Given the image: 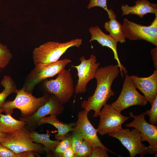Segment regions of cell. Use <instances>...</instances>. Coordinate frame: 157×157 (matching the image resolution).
I'll list each match as a JSON object with an SVG mask.
<instances>
[{"label":"cell","mask_w":157,"mask_h":157,"mask_svg":"<svg viewBox=\"0 0 157 157\" xmlns=\"http://www.w3.org/2000/svg\"><path fill=\"white\" fill-rule=\"evenodd\" d=\"M3 112V110L1 109V108L0 107V114L2 112Z\"/></svg>","instance_id":"34"},{"label":"cell","mask_w":157,"mask_h":157,"mask_svg":"<svg viewBox=\"0 0 157 157\" xmlns=\"http://www.w3.org/2000/svg\"><path fill=\"white\" fill-rule=\"evenodd\" d=\"M30 131L24 126L20 129L8 133L6 138L0 143L17 154L28 151H33L38 154L44 153L43 146L33 141Z\"/></svg>","instance_id":"6"},{"label":"cell","mask_w":157,"mask_h":157,"mask_svg":"<svg viewBox=\"0 0 157 157\" xmlns=\"http://www.w3.org/2000/svg\"><path fill=\"white\" fill-rule=\"evenodd\" d=\"M122 25L126 38L130 40H144L157 47V15L149 26L136 23L126 18Z\"/></svg>","instance_id":"9"},{"label":"cell","mask_w":157,"mask_h":157,"mask_svg":"<svg viewBox=\"0 0 157 157\" xmlns=\"http://www.w3.org/2000/svg\"><path fill=\"white\" fill-rule=\"evenodd\" d=\"M72 62L70 59L65 58L49 64L35 65L26 76L22 88L27 92L32 93L37 85L58 74Z\"/></svg>","instance_id":"5"},{"label":"cell","mask_w":157,"mask_h":157,"mask_svg":"<svg viewBox=\"0 0 157 157\" xmlns=\"http://www.w3.org/2000/svg\"><path fill=\"white\" fill-rule=\"evenodd\" d=\"M133 6L128 4H122L121 7L122 15L134 14L142 18L149 13L157 15V4L156 3H151L148 0H137Z\"/></svg>","instance_id":"17"},{"label":"cell","mask_w":157,"mask_h":157,"mask_svg":"<svg viewBox=\"0 0 157 157\" xmlns=\"http://www.w3.org/2000/svg\"><path fill=\"white\" fill-rule=\"evenodd\" d=\"M79 60L81 63L78 65H72L76 69L78 77L75 89L76 94L84 93L86 92L87 84L94 78L96 72L100 65L99 63L97 62L96 57L93 54L88 59L82 56L80 58Z\"/></svg>","instance_id":"12"},{"label":"cell","mask_w":157,"mask_h":157,"mask_svg":"<svg viewBox=\"0 0 157 157\" xmlns=\"http://www.w3.org/2000/svg\"><path fill=\"white\" fill-rule=\"evenodd\" d=\"M57 115L51 114L49 116H45L39 120L38 125L40 126L44 124H49L54 126L58 129V133L56 134L54 138L60 140L64 138L70 132L74 129L76 123L71 122L68 123L63 122L60 121L57 118Z\"/></svg>","instance_id":"18"},{"label":"cell","mask_w":157,"mask_h":157,"mask_svg":"<svg viewBox=\"0 0 157 157\" xmlns=\"http://www.w3.org/2000/svg\"><path fill=\"white\" fill-rule=\"evenodd\" d=\"M108 134L119 140L129 151L130 157H134L139 154L142 157L147 154H155L149 146L147 147L142 143L140 132L136 128L131 130L129 128L122 129Z\"/></svg>","instance_id":"7"},{"label":"cell","mask_w":157,"mask_h":157,"mask_svg":"<svg viewBox=\"0 0 157 157\" xmlns=\"http://www.w3.org/2000/svg\"><path fill=\"white\" fill-rule=\"evenodd\" d=\"M15 93L16 95L13 101H7L1 107L6 114L11 115L13 110L17 108L21 111L22 117H26L33 114L40 106L49 100L50 94L43 93V94L40 97H36L32 93L25 91L22 88L17 89Z\"/></svg>","instance_id":"2"},{"label":"cell","mask_w":157,"mask_h":157,"mask_svg":"<svg viewBox=\"0 0 157 157\" xmlns=\"http://www.w3.org/2000/svg\"><path fill=\"white\" fill-rule=\"evenodd\" d=\"M31 136L33 141L42 144L44 147V150L47 154L48 156H51L60 140H52L50 138V135L48 134H39L35 130L30 131Z\"/></svg>","instance_id":"20"},{"label":"cell","mask_w":157,"mask_h":157,"mask_svg":"<svg viewBox=\"0 0 157 157\" xmlns=\"http://www.w3.org/2000/svg\"><path fill=\"white\" fill-rule=\"evenodd\" d=\"M26 124L25 122L15 119L11 115L0 114V130L4 133H12L23 128Z\"/></svg>","instance_id":"19"},{"label":"cell","mask_w":157,"mask_h":157,"mask_svg":"<svg viewBox=\"0 0 157 157\" xmlns=\"http://www.w3.org/2000/svg\"><path fill=\"white\" fill-rule=\"evenodd\" d=\"M104 27L117 42L122 44L126 42V38L122 30V25L116 18L110 19L106 22Z\"/></svg>","instance_id":"21"},{"label":"cell","mask_w":157,"mask_h":157,"mask_svg":"<svg viewBox=\"0 0 157 157\" xmlns=\"http://www.w3.org/2000/svg\"><path fill=\"white\" fill-rule=\"evenodd\" d=\"M4 88L0 93V107L5 102L7 97L10 94L15 93L17 90L16 85L9 76L5 75L0 83Z\"/></svg>","instance_id":"22"},{"label":"cell","mask_w":157,"mask_h":157,"mask_svg":"<svg viewBox=\"0 0 157 157\" xmlns=\"http://www.w3.org/2000/svg\"><path fill=\"white\" fill-rule=\"evenodd\" d=\"M148 102L144 96L137 91L133 82L127 74L125 75L122 88L118 98L111 105L116 110L121 113L132 106H145Z\"/></svg>","instance_id":"8"},{"label":"cell","mask_w":157,"mask_h":157,"mask_svg":"<svg viewBox=\"0 0 157 157\" xmlns=\"http://www.w3.org/2000/svg\"><path fill=\"white\" fill-rule=\"evenodd\" d=\"M150 53L152 57L154 67L156 69H157V47L151 49Z\"/></svg>","instance_id":"32"},{"label":"cell","mask_w":157,"mask_h":157,"mask_svg":"<svg viewBox=\"0 0 157 157\" xmlns=\"http://www.w3.org/2000/svg\"><path fill=\"white\" fill-rule=\"evenodd\" d=\"M65 108L59 99L55 95L50 94L49 100L39 107L30 116L19 117L20 120L26 122L24 127L30 131L35 130L38 127V123L40 119L48 115L61 114Z\"/></svg>","instance_id":"11"},{"label":"cell","mask_w":157,"mask_h":157,"mask_svg":"<svg viewBox=\"0 0 157 157\" xmlns=\"http://www.w3.org/2000/svg\"><path fill=\"white\" fill-rule=\"evenodd\" d=\"M75 152L71 146L63 153L61 157H75Z\"/></svg>","instance_id":"31"},{"label":"cell","mask_w":157,"mask_h":157,"mask_svg":"<svg viewBox=\"0 0 157 157\" xmlns=\"http://www.w3.org/2000/svg\"><path fill=\"white\" fill-rule=\"evenodd\" d=\"M88 113L84 110L78 112V119L76 123L75 129L78 131L83 138L92 148L102 147L110 152L118 156L106 148L101 142L97 135V129L91 124L88 116Z\"/></svg>","instance_id":"14"},{"label":"cell","mask_w":157,"mask_h":157,"mask_svg":"<svg viewBox=\"0 0 157 157\" xmlns=\"http://www.w3.org/2000/svg\"><path fill=\"white\" fill-rule=\"evenodd\" d=\"M136 89L140 90L151 105L157 97V69L150 76L145 77L136 75L130 76Z\"/></svg>","instance_id":"16"},{"label":"cell","mask_w":157,"mask_h":157,"mask_svg":"<svg viewBox=\"0 0 157 157\" xmlns=\"http://www.w3.org/2000/svg\"><path fill=\"white\" fill-rule=\"evenodd\" d=\"M1 69L0 68V72H1Z\"/></svg>","instance_id":"35"},{"label":"cell","mask_w":157,"mask_h":157,"mask_svg":"<svg viewBox=\"0 0 157 157\" xmlns=\"http://www.w3.org/2000/svg\"><path fill=\"white\" fill-rule=\"evenodd\" d=\"M151 105L150 109L146 110L143 113L145 115L149 116V123L156 125L157 123V97Z\"/></svg>","instance_id":"27"},{"label":"cell","mask_w":157,"mask_h":157,"mask_svg":"<svg viewBox=\"0 0 157 157\" xmlns=\"http://www.w3.org/2000/svg\"><path fill=\"white\" fill-rule=\"evenodd\" d=\"M120 72L118 65L106 66L99 68L95 78L97 85L94 93L87 100L83 101L81 106L88 113L93 110V117L99 116L100 111L110 97L114 95L111 86L113 81L116 78Z\"/></svg>","instance_id":"1"},{"label":"cell","mask_w":157,"mask_h":157,"mask_svg":"<svg viewBox=\"0 0 157 157\" xmlns=\"http://www.w3.org/2000/svg\"><path fill=\"white\" fill-rule=\"evenodd\" d=\"M89 31L91 34L90 42L96 40L102 47H108L112 50L114 53V59L117 63L121 76L124 78V75L127 74L128 71L119 59L117 48L118 42L110 34L108 35L104 33L98 26H92L89 28Z\"/></svg>","instance_id":"15"},{"label":"cell","mask_w":157,"mask_h":157,"mask_svg":"<svg viewBox=\"0 0 157 157\" xmlns=\"http://www.w3.org/2000/svg\"><path fill=\"white\" fill-rule=\"evenodd\" d=\"M12 57V54L8 47L0 42V68L6 67Z\"/></svg>","instance_id":"24"},{"label":"cell","mask_w":157,"mask_h":157,"mask_svg":"<svg viewBox=\"0 0 157 157\" xmlns=\"http://www.w3.org/2000/svg\"><path fill=\"white\" fill-rule=\"evenodd\" d=\"M82 39L76 38L65 42L49 41L35 48L33 52V58L35 65L48 64L58 60L69 48L79 47Z\"/></svg>","instance_id":"3"},{"label":"cell","mask_w":157,"mask_h":157,"mask_svg":"<svg viewBox=\"0 0 157 157\" xmlns=\"http://www.w3.org/2000/svg\"><path fill=\"white\" fill-rule=\"evenodd\" d=\"M97 133L101 135L115 132L123 128L122 124L130 117L122 115L110 104H106L101 110Z\"/></svg>","instance_id":"10"},{"label":"cell","mask_w":157,"mask_h":157,"mask_svg":"<svg viewBox=\"0 0 157 157\" xmlns=\"http://www.w3.org/2000/svg\"><path fill=\"white\" fill-rule=\"evenodd\" d=\"M71 135L67 134L64 138L60 141L52 152L51 156L53 157H61L63 153L71 146Z\"/></svg>","instance_id":"23"},{"label":"cell","mask_w":157,"mask_h":157,"mask_svg":"<svg viewBox=\"0 0 157 157\" xmlns=\"http://www.w3.org/2000/svg\"><path fill=\"white\" fill-rule=\"evenodd\" d=\"M7 133L0 130V143L6 137Z\"/></svg>","instance_id":"33"},{"label":"cell","mask_w":157,"mask_h":157,"mask_svg":"<svg viewBox=\"0 0 157 157\" xmlns=\"http://www.w3.org/2000/svg\"><path fill=\"white\" fill-rule=\"evenodd\" d=\"M72 132L71 135V146L75 152L76 155L81 147L83 139L78 131L75 129Z\"/></svg>","instance_id":"26"},{"label":"cell","mask_w":157,"mask_h":157,"mask_svg":"<svg viewBox=\"0 0 157 157\" xmlns=\"http://www.w3.org/2000/svg\"><path fill=\"white\" fill-rule=\"evenodd\" d=\"M42 82L41 90L42 92L55 95L63 105L68 102L75 92L72 75L65 69L55 79L45 80Z\"/></svg>","instance_id":"4"},{"label":"cell","mask_w":157,"mask_h":157,"mask_svg":"<svg viewBox=\"0 0 157 157\" xmlns=\"http://www.w3.org/2000/svg\"><path fill=\"white\" fill-rule=\"evenodd\" d=\"M129 115L131 117L134 118V120L126 124L125 126L133 127L138 129L140 132L142 142L147 141L149 143V147L156 157L157 126L148 123L145 119L144 113L135 115L131 112Z\"/></svg>","instance_id":"13"},{"label":"cell","mask_w":157,"mask_h":157,"mask_svg":"<svg viewBox=\"0 0 157 157\" xmlns=\"http://www.w3.org/2000/svg\"><path fill=\"white\" fill-rule=\"evenodd\" d=\"M92 147L83 140L81 147L75 157H89Z\"/></svg>","instance_id":"29"},{"label":"cell","mask_w":157,"mask_h":157,"mask_svg":"<svg viewBox=\"0 0 157 157\" xmlns=\"http://www.w3.org/2000/svg\"><path fill=\"white\" fill-rule=\"evenodd\" d=\"M96 6L102 8L106 10L107 12L110 19L116 18V15L113 10L111 9H108L107 5V0H90L87 8L89 9Z\"/></svg>","instance_id":"25"},{"label":"cell","mask_w":157,"mask_h":157,"mask_svg":"<svg viewBox=\"0 0 157 157\" xmlns=\"http://www.w3.org/2000/svg\"><path fill=\"white\" fill-rule=\"evenodd\" d=\"M108 151L101 147L93 148L89 157H108Z\"/></svg>","instance_id":"30"},{"label":"cell","mask_w":157,"mask_h":157,"mask_svg":"<svg viewBox=\"0 0 157 157\" xmlns=\"http://www.w3.org/2000/svg\"><path fill=\"white\" fill-rule=\"evenodd\" d=\"M0 157H27L26 151L17 154L0 143Z\"/></svg>","instance_id":"28"}]
</instances>
